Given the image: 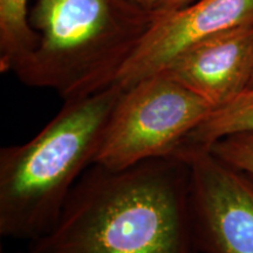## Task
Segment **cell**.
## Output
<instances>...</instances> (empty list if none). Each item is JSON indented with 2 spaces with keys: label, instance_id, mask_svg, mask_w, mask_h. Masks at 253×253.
Listing matches in <instances>:
<instances>
[{
  "label": "cell",
  "instance_id": "cell-1",
  "mask_svg": "<svg viewBox=\"0 0 253 253\" xmlns=\"http://www.w3.org/2000/svg\"><path fill=\"white\" fill-rule=\"evenodd\" d=\"M185 158L122 170L93 164L31 253H201L190 213Z\"/></svg>",
  "mask_w": 253,
  "mask_h": 253
},
{
  "label": "cell",
  "instance_id": "cell-2",
  "mask_svg": "<svg viewBox=\"0 0 253 253\" xmlns=\"http://www.w3.org/2000/svg\"><path fill=\"white\" fill-rule=\"evenodd\" d=\"M122 88L65 101L38 134L0 149V235L33 242L54 226L95 162Z\"/></svg>",
  "mask_w": 253,
  "mask_h": 253
},
{
  "label": "cell",
  "instance_id": "cell-3",
  "mask_svg": "<svg viewBox=\"0 0 253 253\" xmlns=\"http://www.w3.org/2000/svg\"><path fill=\"white\" fill-rule=\"evenodd\" d=\"M157 14L137 0H36L28 21L38 43L15 75L63 101L99 93L116 84Z\"/></svg>",
  "mask_w": 253,
  "mask_h": 253
},
{
  "label": "cell",
  "instance_id": "cell-4",
  "mask_svg": "<svg viewBox=\"0 0 253 253\" xmlns=\"http://www.w3.org/2000/svg\"><path fill=\"white\" fill-rule=\"evenodd\" d=\"M212 110L210 103L163 73L145 78L122 90L94 164L122 170L176 156L186 136Z\"/></svg>",
  "mask_w": 253,
  "mask_h": 253
},
{
  "label": "cell",
  "instance_id": "cell-5",
  "mask_svg": "<svg viewBox=\"0 0 253 253\" xmlns=\"http://www.w3.org/2000/svg\"><path fill=\"white\" fill-rule=\"evenodd\" d=\"M190 213L201 253H253V175L209 149L184 151Z\"/></svg>",
  "mask_w": 253,
  "mask_h": 253
},
{
  "label": "cell",
  "instance_id": "cell-6",
  "mask_svg": "<svg viewBox=\"0 0 253 253\" xmlns=\"http://www.w3.org/2000/svg\"><path fill=\"white\" fill-rule=\"evenodd\" d=\"M157 18L132 53L116 84L126 89L158 74L183 49L230 28L253 25V0H195Z\"/></svg>",
  "mask_w": 253,
  "mask_h": 253
},
{
  "label": "cell",
  "instance_id": "cell-7",
  "mask_svg": "<svg viewBox=\"0 0 253 253\" xmlns=\"http://www.w3.org/2000/svg\"><path fill=\"white\" fill-rule=\"evenodd\" d=\"M163 74L219 108L251 86L253 25L218 32L178 53Z\"/></svg>",
  "mask_w": 253,
  "mask_h": 253
},
{
  "label": "cell",
  "instance_id": "cell-8",
  "mask_svg": "<svg viewBox=\"0 0 253 253\" xmlns=\"http://www.w3.org/2000/svg\"><path fill=\"white\" fill-rule=\"evenodd\" d=\"M253 131V88H248L212 113L186 136L176 156L184 151L210 149L211 145L226 136Z\"/></svg>",
  "mask_w": 253,
  "mask_h": 253
},
{
  "label": "cell",
  "instance_id": "cell-9",
  "mask_svg": "<svg viewBox=\"0 0 253 253\" xmlns=\"http://www.w3.org/2000/svg\"><path fill=\"white\" fill-rule=\"evenodd\" d=\"M28 0H0V71L14 69L33 52L38 36L28 21Z\"/></svg>",
  "mask_w": 253,
  "mask_h": 253
},
{
  "label": "cell",
  "instance_id": "cell-10",
  "mask_svg": "<svg viewBox=\"0 0 253 253\" xmlns=\"http://www.w3.org/2000/svg\"><path fill=\"white\" fill-rule=\"evenodd\" d=\"M209 150L224 162L253 175V131L226 136Z\"/></svg>",
  "mask_w": 253,
  "mask_h": 253
},
{
  "label": "cell",
  "instance_id": "cell-11",
  "mask_svg": "<svg viewBox=\"0 0 253 253\" xmlns=\"http://www.w3.org/2000/svg\"><path fill=\"white\" fill-rule=\"evenodd\" d=\"M194 1L195 0H156L154 4V8L160 12L172 11V9L184 7V6Z\"/></svg>",
  "mask_w": 253,
  "mask_h": 253
},
{
  "label": "cell",
  "instance_id": "cell-12",
  "mask_svg": "<svg viewBox=\"0 0 253 253\" xmlns=\"http://www.w3.org/2000/svg\"><path fill=\"white\" fill-rule=\"evenodd\" d=\"M137 1H140V2H142V4L150 6V7L154 8V4H155V1H156V0H137Z\"/></svg>",
  "mask_w": 253,
  "mask_h": 253
},
{
  "label": "cell",
  "instance_id": "cell-13",
  "mask_svg": "<svg viewBox=\"0 0 253 253\" xmlns=\"http://www.w3.org/2000/svg\"><path fill=\"white\" fill-rule=\"evenodd\" d=\"M250 88H253V77H252V81H251V86H250Z\"/></svg>",
  "mask_w": 253,
  "mask_h": 253
},
{
  "label": "cell",
  "instance_id": "cell-14",
  "mask_svg": "<svg viewBox=\"0 0 253 253\" xmlns=\"http://www.w3.org/2000/svg\"><path fill=\"white\" fill-rule=\"evenodd\" d=\"M19 253H31V252L27 250V252H19Z\"/></svg>",
  "mask_w": 253,
  "mask_h": 253
}]
</instances>
